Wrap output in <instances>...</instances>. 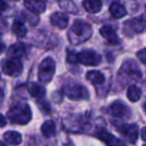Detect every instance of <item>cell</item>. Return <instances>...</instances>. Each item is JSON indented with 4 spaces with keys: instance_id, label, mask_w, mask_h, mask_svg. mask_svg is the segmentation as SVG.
<instances>
[{
    "instance_id": "1",
    "label": "cell",
    "mask_w": 146,
    "mask_h": 146,
    "mask_svg": "<svg viewBox=\"0 0 146 146\" xmlns=\"http://www.w3.org/2000/svg\"><path fill=\"white\" fill-rule=\"evenodd\" d=\"M92 26L89 23L77 19L68 31V39L72 45H78L87 41L92 35Z\"/></svg>"
},
{
    "instance_id": "2",
    "label": "cell",
    "mask_w": 146,
    "mask_h": 146,
    "mask_svg": "<svg viewBox=\"0 0 146 146\" xmlns=\"http://www.w3.org/2000/svg\"><path fill=\"white\" fill-rule=\"evenodd\" d=\"M141 76V70L137 63L134 60H127L122 64L117 74V80L122 86H125L128 82L139 80Z\"/></svg>"
},
{
    "instance_id": "3",
    "label": "cell",
    "mask_w": 146,
    "mask_h": 146,
    "mask_svg": "<svg viewBox=\"0 0 146 146\" xmlns=\"http://www.w3.org/2000/svg\"><path fill=\"white\" fill-rule=\"evenodd\" d=\"M7 117L12 123L24 125L32 118L31 109L27 103L15 104L7 112Z\"/></svg>"
},
{
    "instance_id": "4",
    "label": "cell",
    "mask_w": 146,
    "mask_h": 146,
    "mask_svg": "<svg viewBox=\"0 0 146 146\" xmlns=\"http://www.w3.org/2000/svg\"><path fill=\"white\" fill-rule=\"evenodd\" d=\"M62 91L66 97H68L71 100H74V101L87 100L90 97L87 88L75 81H67L66 83L63 84Z\"/></svg>"
},
{
    "instance_id": "5",
    "label": "cell",
    "mask_w": 146,
    "mask_h": 146,
    "mask_svg": "<svg viewBox=\"0 0 146 146\" xmlns=\"http://www.w3.org/2000/svg\"><path fill=\"white\" fill-rule=\"evenodd\" d=\"M55 61L51 57H46L41 61L38 68V80L42 83H49L55 73Z\"/></svg>"
},
{
    "instance_id": "6",
    "label": "cell",
    "mask_w": 146,
    "mask_h": 146,
    "mask_svg": "<svg viewBox=\"0 0 146 146\" xmlns=\"http://www.w3.org/2000/svg\"><path fill=\"white\" fill-rule=\"evenodd\" d=\"M112 124L115 125L118 132L121 133L130 143H135L138 138V126L136 124H128L120 120H112Z\"/></svg>"
},
{
    "instance_id": "7",
    "label": "cell",
    "mask_w": 146,
    "mask_h": 146,
    "mask_svg": "<svg viewBox=\"0 0 146 146\" xmlns=\"http://www.w3.org/2000/svg\"><path fill=\"white\" fill-rule=\"evenodd\" d=\"M146 29V15H141L136 18L127 20L124 23V33L127 36H132L135 33H141Z\"/></svg>"
},
{
    "instance_id": "8",
    "label": "cell",
    "mask_w": 146,
    "mask_h": 146,
    "mask_svg": "<svg viewBox=\"0 0 146 146\" xmlns=\"http://www.w3.org/2000/svg\"><path fill=\"white\" fill-rule=\"evenodd\" d=\"M1 69L3 73L11 77H17L22 73L23 65L19 59L7 58L1 62Z\"/></svg>"
},
{
    "instance_id": "9",
    "label": "cell",
    "mask_w": 146,
    "mask_h": 146,
    "mask_svg": "<svg viewBox=\"0 0 146 146\" xmlns=\"http://www.w3.org/2000/svg\"><path fill=\"white\" fill-rule=\"evenodd\" d=\"M102 61V58L97 52L91 49H86L77 53V62L85 66H96Z\"/></svg>"
},
{
    "instance_id": "10",
    "label": "cell",
    "mask_w": 146,
    "mask_h": 146,
    "mask_svg": "<svg viewBox=\"0 0 146 146\" xmlns=\"http://www.w3.org/2000/svg\"><path fill=\"white\" fill-rule=\"evenodd\" d=\"M108 111L113 117L119 118V119H126V118H129L131 115V110L127 107V105L124 102L119 101V100L114 101L109 106Z\"/></svg>"
},
{
    "instance_id": "11",
    "label": "cell",
    "mask_w": 146,
    "mask_h": 146,
    "mask_svg": "<svg viewBox=\"0 0 146 146\" xmlns=\"http://www.w3.org/2000/svg\"><path fill=\"white\" fill-rule=\"evenodd\" d=\"M96 136L99 138L101 141H103L107 146H127L121 139L115 137L113 134L108 132L106 129L100 128L96 132Z\"/></svg>"
},
{
    "instance_id": "12",
    "label": "cell",
    "mask_w": 146,
    "mask_h": 146,
    "mask_svg": "<svg viewBox=\"0 0 146 146\" xmlns=\"http://www.w3.org/2000/svg\"><path fill=\"white\" fill-rule=\"evenodd\" d=\"M100 34L101 36L103 37L105 40H107L108 43L110 44H113V45H117V44H120V38L117 36V34L115 33L114 29L112 28L111 26L109 25H104L100 28L99 30Z\"/></svg>"
},
{
    "instance_id": "13",
    "label": "cell",
    "mask_w": 146,
    "mask_h": 146,
    "mask_svg": "<svg viewBox=\"0 0 146 146\" xmlns=\"http://www.w3.org/2000/svg\"><path fill=\"white\" fill-rule=\"evenodd\" d=\"M24 6L34 14L43 13L46 9V2L44 0H24Z\"/></svg>"
},
{
    "instance_id": "14",
    "label": "cell",
    "mask_w": 146,
    "mask_h": 146,
    "mask_svg": "<svg viewBox=\"0 0 146 146\" xmlns=\"http://www.w3.org/2000/svg\"><path fill=\"white\" fill-rule=\"evenodd\" d=\"M50 22L59 29H65L68 25L69 17L63 12H54L50 16Z\"/></svg>"
},
{
    "instance_id": "15",
    "label": "cell",
    "mask_w": 146,
    "mask_h": 146,
    "mask_svg": "<svg viewBox=\"0 0 146 146\" xmlns=\"http://www.w3.org/2000/svg\"><path fill=\"white\" fill-rule=\"evenodd\" d=\"M27 53V49L23 43H14L9 47V50L7 52L10 58L19 59L21 57H24Z\"/></svg>"
},
{
    "instance_id": "16",
    "label": "cell",
    "mask_w": 146,
    "mask_h": 146,
    "mask_svg": "<svg viewBox=\"0 0 146 146\" xmlns=\"http://www.w3.org/2000/svg\"><path fill=\"white\" fill-rule=\"evenodd\" d=\"M86 79L91 82L93 85H101L105 82V76L100 71L91 70L86 73Z\"/></svg>"
},
{
    "instance_id": "17",
    "label": "cell",
    "mask_w": 146,
    "mask_h": 146,
    "mask_svg": "<svg viewBox=\"0 0 146 146\" xmlns=\"http://www.w3.org/2000/svg\"><path fill=\"white\" fill-rule=\"evenodd\" d=\"M83 7L88 13H97L101 10L102 3L100 0H84Z\"/></svg>"
},
{
    "instance_id": "18",
    "label": "cell",
    "mask_w": 146,
    "mask_h": 146,
    "mask_svg": "<svg viewBox=\"0 0 146 146\" xmlns=\"http://www.w3.org/2000/svg\"><path fill=\"white\" fill-rule=\"evenodd\" d=\"M109 11H110V14L116 19L122 18V17L127 15V11H126L125 7H124L123 5L120 4V3H117V2H113L111 5H110Z\"/></svg>"
},
{
    "instance_id": "19",
    "label": "cell",
    "mask_w": 146,
    "mask_h": 146,
    "mask_svg": "<svg viewBox=\"0 0 146 146\" xmlns=\"http://www.w3.org/2000/svg\"><path fill=\"white\" fill-rule=\"evenodd\" d=\"M28 91H29V93H30L31 96L37 98V99H41V98L44 97L45 94H46V90H45V88L43 87V86H41L40 84L35 83V82L29 84Z\"/></svg>"
},
{
    "instance_id": "20",
    "label": "cell",
    "mask_w": 146,
    "mask_h": 146,
    "mask_svg": "<svg viewBox=\"0 0 146 146\" xmlns=\"http://www.w3.org/2000/svg\"><path fill=\"white\" fill-rule=\"evenodd\" d=\"M41 132L43 136L46 138H50L56 134V126L52 120H47L41 125Z\"/></svg>"
},
{
    "instance_id": "21",
    "label": "cell",
    "mask_w": 146,
    "mask_h": 146,
    "mask_svg": "<svg viewBox=\"0 0 146 146\" xmlns=\"http://www.w3.org/2000/svg\"><path fill=\"white\" fill-rule=\"evenodd\" d=\"M4 139L8 142L9 144L13 146H17L22 142V137H21V134L19 132L16 131H7L3 135Z\"/></svg>"
},
{
    "instance_id": "22",
    "label": "cell",
    "mask_w": 146,
    "mask_h": 146,
    "mask_svg": "<svg viewBox=\"0 0 146 146\" xmlns=\"http://www.w3.org/2000/svg\"><path fill=\"white\" fill-rule=\"evenodd\" d=\"M12 32L18 38H23L27 34V28L23 22L19 20H15L12 24Z\"/></svg>"
},
{
    "instance_id": "23",
    "label": "cell",
    "mask_w": 146,
    "mask_h": 146,
    "mask_svg": "<svg viewBox=\"0 0 146 146\" xmlns=\"http://www.w3.org/2000/svg\"><path fill=\"white\" fill-rule=\"evenodd\" d=\"M142 91L138 86L130 85L127 89V97L131 102H137L141 97Z\"/></svg>"
},
{
    "instance_id": "24",
    "label": "cell",
    "mask_w": 146,
    "mask_h": 146,
    "mask_svg": "<svg viewBox=\"0 0 146 146\" xmlns=\"http://www.w3.org/2000/svg\"><path fill=\"white\" fill-rule=\"evenodd\" d=\"M58 4L61 9L69 13H78L77 7H76L75 3L73 2L72 0H58Z\"/></svg>"
},
{
    "instance_id": "25",
    "label": "cell",
    "mask_w": 146,
    "mask_h": 146,
    "mask_svg": "<svg viewBox=\"0 0 146 146\" xmlns=\"http://www.w3.org/2000/svg\"><path fill=\"white\" fill-rule=\"evenodd\" d=\"M38 106H39V108H40L41 111H43L45 114H48L51 110L50 105H49V103L46 101H41V102L38 101Z\"/></svg>"
},
{
    "instance_id": "26",
    "label": "cell",
    "mask_w": 146,
    "mask_h": 146,
    "mask_svg": "<svg viewBox=\"0 0 146 146\" xmlns=\"http://www.w3.org/2000/svg\"><path fill=\"white\" fill-rule=\"evenodd\" d=\"M67 61L69 63H76L77 62V54L73 51H68L67 52Z\"/></svg>"
},
{
    "instance_id": "27",
    "label": "cell",
    "mask_w": 146,
    "mask_h": 146,
    "mask_svg": "<svg viewBox=\"0 0 146 146\" xmlns=\"http://www.w3.org/2000/svg\"><path fill=\"white\" fill-rule=\"evenodd\" d=\"M137 57L143 64L146 65V48H143L137 52Z\"/></svg>"
},
{
    "instance_id": "28",
    "label": "cell",
    "mask_w": 146,
    "mask_h": 146,
    "mask_svg": "<svg viewBox=\"0 0 146 146\" xmlns=\"http://www.w3.org/2000/svg\"><path fill=\"white\" fill-rule=\"evenodd\" d=\"M7 29V22L4 19V17L0 14V34H2L3 32H5Z\"/></svg>"
},
{
    "instance_id": "29",
    "label": "cell",
    "mask_w": 146,
    "mask_h": 146,
    "mask_svg": "<svg viewBox=\"0 0 146 146\" xmlns=\"http://www.w3.org/2000/svg\"><path fill=\"white\" fill-rule=\"evenodd\" d=\"M6 124H7V121H6V119H5V117L0 113V128L4 127Z\"/></svg>"
},
{
    "instance_id": "30",
    "label": "cell",
    "mask_w": 146,
    "mask_h": 146,
    "mask_svg": "<svg viewBox=\"0 0 146 146\" xmlns=\"http://www.w3.org/2000/svg\"><path fill=\"white\" fill-rule=\"evenodd\" d=\"M6 8H7V3L5 2L4 0H0V12L6 10Z\"/></svg>"
},
{
    "instance_id": "31",
    "label": "cell",
    "mask_w": 146,
    "mask_h": 146,
    "mask_svg": "<svg viewBox=\"0 0 146 146\" xmlns=\"http://www.w3.org/2000/svg\"><path fill=\"white\" fill-rule=\"evenodd\" d=\"M3 101H4V91H3V89L0 88V106L2 105Z\"/></svg>"
},
{
    "instance_id": "32",
    "label": "cell",
    "mask_w": 146,
    "mask_h": 146,
    "mask_svg": "<svg viewBox=\"0 0 146 146\" xmlns=\"http://www.w3.org/2000/svg\"><path fill=\"white\" fill-rule=\"evenodd\" d=\"M141 137L144 141H146V127H143L141 130Z\"/></svg>"
},
{
    "instance_id": "33",
    "label": "cell",
    "mask_w": 146,
    "mask_h": 146,
    "mask_svg": "<svg viewBox=\"0 0 146 146\" xmlns=\"http://www.w3.org/2000/svg\"><path fill=\"white\" fill-rule=\"evenodd\" d=\"M5 49H6V46H5V44L3 42H1V41H0V54L4 52Z\"/></svg>"
},
{
    "instance_id": "34",
    "label": "cell",
    "mask_w": 146,
    "mask_h": 146,
    "mask_svg": "<svg viewBox=\"0 0 146 146\" xmlns=\"http://www.w3.org/2000/svg\"><path fill=\"white\" fill-rule=\"evenodd\" d=\"M0 146H8L7 145L5 142H3V141H0Z\"/></svg>"
},
{
    "instance_id": "35",
    "label": "cell",
    "mask_w": 146,
    "mask_h": 146,
    "mask_svg": "<svg viewBox=\"0 0 146 146\" xmlns=\"http://www.w3.org/2000/svg\"><path fill=\"white\" fill-rule=\"evenodd\" d=\"M143 108H144V111L146 112V102L144 103V106H143Z\"/></svg>"
},
{
    "instance_id": "36",
    "label": "cell",
    "mask_w": 146,
    "mask_h": 146,
    "mask_svg": "<svg viewBox=\"0 0 146 146\" xmlns=\"http://www.w3.org/2000/svg\"><path fill=\"white\" fill-rule=\"evenodd\" d=\"M12 1H18V0H12Z\"/></svg>"
},
{
    "instance_id": "37",
    "label": "cell",
    "mask_w": 146,
    "mask_h": 146,
    "mask_svg": "<svg viewBox=\"0 0 146 146\" xmlns=\"http://www.w3.org/2000/svg\"><path fill=\"white\" fill-rule=\"evenodd\" d=\"M143 146H146V143H145V144H144V145H143Z\"/></svg>"
},
{
    "instance_id": "38",
    "label": "cell",
    "mask_w": 146,
    "mask_h": 146,
    "mask_svg": "<svg viewBox=\"0 0 146 146\" xmlns=\"http://www.w3.org/2000/svg\"><path fill=\"white\" fill-rule=\"evenodd\" d=\"M0 77H1V75H0Z\"/></svg>"
}]
</instances>
